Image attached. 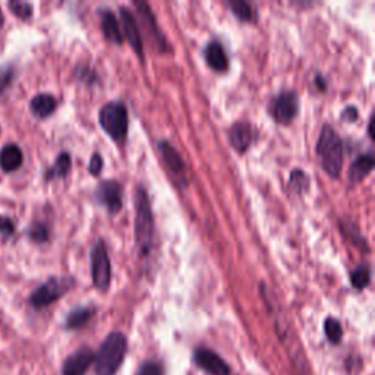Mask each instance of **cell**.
<instances>
[{
	"label": "cell",
	"instance_id": "1",
	"mask_svg": "<svg viewBox=\"0 0 375 375\" xmlns=\"http://www.w3.org/2000/svg\"><path fill=\"white\" fill-rule=\"evenodd\" d=\"M315 152L321 162L322 170L330 178L337 179L343 166V142L337 132L332 127H329V125L322 128Z\"/></svg>",
	"mask_w": 375,
	"mask_h": 375
},
{
	"label": "cell",
	"instance_id": "2",
	"mask_svg": "<svg viewBox=\"0 0 375 375\" xmlns=\"http://www.w3.org/2000/svg\"><path fill=\"white\" fill-rule=\"evenodd\" d=\"M128 351V340L122 333H110L94 358L97 375H115Z\"/></svg>",
	"mask_w": 375,
	"mask_h": 375
},
{
	"label": "cell",
	"instance_id": "3",
	"mask_svg": "<svg viewBox=\"0 0 375 375\" xmlns=\"http://www.w3.org/2000/svg\"><path fill=\"white\" fill-rule=\"evenodd\" d=\"M135 241L139 253L145 257L152 251L153 245V211L149 206V199L142 186L137 188L135 192Z\"/></svg>",
	"mask_w": 375,
	"mask_h": 375
},
{
	"label": "cell",
	"instance_id": "4",
	"mask_svg": "<svg viewBox=\"0 0 375 375\" xmlns=\"http://www.w3.org/2000/svg\"><path fill=\"white\" fill-rule=\"evenodd\" d=\"M98 122L103 131L116 142H123L128 135L130 117L128 109L123 103L112 102L102 107L98 115Z\"/></svg>",
	"mask_w": 375,
	"mask_h": 375
},
{
	"label": "cell",
	"instance_id": "5",
	"mask_svg": "<svg viewBox=\"0 0 375 375\" xmlns=\"http://www.w3.org/2000/svg\"><path fill=\"white\" fill-rule=\"evenodd\" d=\"M72 286V278H50L31 293L30 304L37 310L46 308L60 299Z\"/></svg>",
	"mask_w": 375,
	"mask_h": 375
},
{
	"label": "cell",
	"instance_id": "6",
	"mask_svg": "<svg viewBox=\"0 0 375 375\" xmlns=\"http://www.w3.org/2000/svg\"><path fill=\"white\" fill-rule=\"evenodd\" d=\"M91 278L94 286L106 292L112 280V267L107 249L103 241H98L91 249Z\"/></svg>",
	"mask_w": 375,
	"mask_h": 375
},
{
	"label": "cell",
	"instance_id": "7",
	"mask_svg": "<svg viewBox=\"0 0 375 375\" xmlns=\"http://www.w3.org/2000/svg\"><path fill=\"white\" fill-rule=\"evenodd\" d=\"M134 6L137 8L138 18L141 22V30L147 36L148 43L152 44L159 53L169 52V44H167L164 36L160 33L156 18H154L152 9H149V6L145 2H134Z\"/></svg>",
	"mask_w": 375,
	"mask_h": 375
},
{
	"label": "cell",
	"instance_id": "8",
	"mask_svg": "<svg viewBox=\"0 0 375 375\" xmlns=\"http://www.w3.org/2000/svg\"><path fill=\"white\" fill-rule=\"evenodd\" d=\"M299 112V100L295 91H282L273 98L270 113L278 123L289 125Z\"/></svg>",
	"mask_w": 375,
	"mask_h": 375
},
{
	"label": "cell",
	"instance_id": "9",
	"mask_svg": "<svg viewBox=\"0 0 375 375\" xmlns=\"http://www.w3.org/2000/svg\"><path fill=\"white\" fill-rule=\"evenodd\" d=\"M94 198H95V201L100 206H103L110 214H116L120 211L122 204H123L122 186L116 181L102 182L97 186Z\"/></svg>",
	"mask_w": 375,
	"mask_h": 375
},
{
	"label": "cell",
	"instance_id": "10",
	"mask_svg": "<svg viewBox=\"0 0 375 375\" xmlns=\"http://www.w3.org/2000/svg\"><path fill=\"white\" fill-rule=\"evenodd\" d=\"M120 21L123 28V37L128 40L130 46L134 52L142 59L144 58V47H142V37L139 31V25L134 16V14L128 8H120Z\"/></svg>",
	"mask_w": 375,
	"mask_h": 375
},
{
	"label": "cell",
	"instance_id": "11",
	"mask_svg": "<svg viewBox=\"0 0 375 375\" xmlns=\"http://www.w3.org/2000/svg\"><path fill=\"white\" fill-rule=\"evenodd\" d=\"M194 361L210 375H231V366L216 352L206 347H199L194 354Z\"/></svg>",
	"mask_w": 375,
	"mask_h": 375
},
{
	"label": "cell",
	"instance_id": "12",
	"mask_svg": "<svg viewBox=\"0 0 375 375\" xmlns=\"http://www.w3.org/2000/svg\"><path fill=\"white\" fill-rule=\"evenodd\" d=\"M159 149H160L162 157H163L167 169L170 170V173L173 174L174 179L185 186L186 185V167H185V163L181 159L179 153L167 141H160Z\"/></svg>",
	"mask_w": 375,
	"mask_h": 375
},
{
	"label": "cell",
	"instance_id": "13",
	"mask_svg": "<svg viewBox=\"0 0 375 375\" xmlns=\"http://www.w3.org/2000/svg\"><path fill=\"white\" fill-rule=\"evenodd\" d=\"M94 352L88 347H83L66 358L62 366L63 375H84L90 365L94 362Z\"/></svg>",
	"mask_w": 375,
	"mask_h": 375
},
{
	"label": "cell",
	"instance_id": "14",
	"mask_svg": "<svg viewBox=\"0 0 375 375\" xmlns=\"http://www.w3.org/2000/svg\"><path fill=\"white\" fill-rule=\"evenodd\" d=\"M229 141L238 153H245L254 141V131L251 125L245 122L235 123L229 130Z\"/></svg>",
	"mask_w": 375,
	"mask_h": 375
},
{
	"label": "cell",
	"instance_id": "15",
	"mask_svg": "<svg viewBox=\"0 0 375 375\" xmlns=\"http://www.w3.org/2000/svg\"><path fill=\"white\" fill-rule=\"evenodd\" d=\"M204 58L210 68L216 72H226L229 69V59L223 46L218 41H211L204 48Z\"/></svg>",
	"mask_w": 375,
	"mask_h": 375
},
{
	"label": "cell",
	"instance_id": "16",
	"mask_svg": "<svg viewBox=\"0 0 375 375\" xmlns=\"http://www.w3.org/2000/svg\"><path fill=\"white\" fill-rule=\"evenodd\" d=\"M23 154L21 148L15 144H6L0 149V169L6 173H12L22 166Z\"/></svg>",
	"mask_w": 375,
	"mask_h": 375
},
{
	"label": "cell",
	"instance_id": "17",
	"mask_svg": "<svg viewBox=\"0 0 375 375\" xmlns=\"http://www.w3.org/2000/svg\"><path fill=\"white\" fill-rule=\"evenodd\" d=\"M100 22H102V30L105 37L115 44L123 43V36L120 33L116 15L110 9H100Z\"/></svg>",
	"mask_w": 375,
	"mask_h": 375
},
{
	"label": "cell",
	"instance_id": "18",
	"mask_svg": "<svg viewBox=\"0 0 375 375\" xmlns=\"http://www.w3.org/2000/svg\"><path fill=\"white\" fill-rule=\"evenodd\" d=\"M375 164L374 160V154L368 153V154H362L359 156L349 169V181H351L352 185L359 184L361 181H364L368 174L372 171Z\"/></svg>",
	"mask_w": 375,
	"mask_h": 375
},
{
	"label": "cell",
	"instance_id": "19",
	"mask_svg": "<svg viewBox=\"0 0 375 375\" xmlns=\"http://www.w3.org/2000/svg\"><path fill=\"white\" fill-rule=\"evenodd\" d=\"M31 113L38 119H46L56 110V100L50 94H38L36 95L30 103Z\"/></svg>",
	"mask_w": 375,
	"mask_h": 375
},
{
	"label": "cell",
	"instance_id": "20",
	"mask_svg": "<svg viewBox=\"0 0 375 375\" xmlns=\"http://www.w3.org/2000/svg\"><path fill=\"white\" fill-rule=\"evenodd\" d=\"M72 160L68 153H60L55 162V164L46 171V181H53V179H63L68 176L70 171Z\"/></svg>",
	"mask_w": 375,
	"mask_h": 375
},
{
	"label": "cell",
	"instance_id": "21",
	"mask_svg": "<svg viewBox=\"0 0 375 375\" xmlns=\"http://www.w3.org/2000/svg\"><path fill=\"white\" fill-rule=\"evenodd\" d=\"M93 314H94L93 308H85V307L75 308L66 317L65 326H66V329H80L93 317Z\"/></svg>",
	"mask_w": 375,
	"mask_h": 375
},
{
	"label": "cell",
	"instance_id": "22",
	"mask_svg": "<svg viewBox=\"0 0 375 375\" xmlns=\"http://www.w3.org/2000/svg\"><path fill=\"white\" fill-rule=\"evenodd\" d=\"M289 188L296 195H302L304 192H307L308 188H310V178H308V174L304 170H301V169H295L290 173Z\"/></svg>",
	"mask_w": 375,
	"mask_h": 375
},
{
	"label": "cell",
	"instance_id": "23",
	"mask_svg": "<svg viewBox=\"0 0 375 375\" xmlns=\"http://www.w3.org/2000/svg\"><path fill=\"white\" fill-rule=\"evenodd\" d=\"M226 5L239 21L243 22L254 21V9L249 4L242 2V0H229V2H226Z\"/></svg>",
	"mask_w": 375,
	"mask_h": 375
},
{
	"label": "cell",
	"instance_id": "24",
	"mask_svg": "<svg viewBox=\"0 0 375 375\" xmlns=\"http://www.w3.org/2000/svg\"><path fill=\"white\" fill-rule=\"evenodd\" d=\"M371 282V270L368 265H359L351 273V283L355 289L362 290Z\"/></svg>",
	"mask_w": 375,
	"mask_h": 375
},
{
	"label": "cell",
	"instance_id": "25",
	"mask_svg": "<svg viewBox=\"0 0 375 375\" xmlns=\"http://www.w3.org/2000/svg\"><path fill=\"white\" fill-rule=\"evenodd\" d=\"M340 226H342L343 232L346 233V236H347L349 239H351V241H352L355 245H358L359 248H364L365 251H368V243H366L365 238L361 235L359 228L356 226V224H355L354 221H349V223L342 221V223H340Z\"/></svg>",
	"mask_w": 375,
	"mask_h": 375
},
{
	"label": "cell",
	"instance_id": "26",
	"mask_svg": "<svg viewBox=\"0 0 375 375\" xmlns=\"http://www.w3.org/2000/svg\"><path fill=\"white\" fill-rule=\"evenodd\" d=\"M324 333H326L327 339L333 344H337L343 337V329H342V324L339 322V319L329 317L326 322H324Z\"/></svg>",
	"mask_w": 375,
	"mask_h": 375
},
{
	"label": "cell",
	"instance_id": "27",
	"mask_svg": "<svg viewBox=\"0 0 375 375\" xmlns=\"http://www.w3.org/2000/svg\"><path fill=\"white\" fill-rule=\"evenodd\" d=\"M9 9L12 11V14L21 19H28L33 15V6L27 2H9Z\"/></svg>",
	"mask_w": 375,
	"mask_h": 375
},
{
	"label": "cell",
	"instance_id": "28",
	"mask_svg": "<svg viewBox=\"0 0 375 375\" xmlns=\"http://www.w3.org/2000/svg\"><path fill=\"white\" fill-rule=\"evenodd\" d=\"M28 235H30V238H31L34 242H37V243H43V242H46V241L48 239V228L46 226L44 223L37 221V223H34L33 226H31Z\"/></svg>",
	"mask_w": 375,
	"mask_h": 375
},
{
	"label": "cell",
	"instance_id": "29",
	"mask_svg": "<svg viewBox=\"0 0 375 375\" xmlns=\"http://www.w3.org/2000/svg\"><path fill=\"white\" fill-rule=\"evenodd\" d=\"M15 75V69L12 65H5L0 68V95H2L6 88L11 85Z\"/></svg>",
	"mask_w": 375,
	"mask_h": 375
},
{
	"label": "cell",
	"instance_id": "30",
	"mask_svg": "<svg viewBox=\"0 0 375 375\" xmlns=\"http://www.w3.org/2000/svg\"><path fill=\"white\" fill-rule=\"evenodd\" d=\"M138 375H163V368L156 361H147L141 365Z\"/></svg>",
	"mask_w": 375,
	"mask_h": 375
},
{
	"label": "cell",
	"instance_id": "31",
	"mask_svg": "<svg viewBox=\"0 0 375 375\" xmlns=\"http://www.w3.org/2000/svg\"><path fill=\"white\" fill-rule=\"evenodd\" d=\"M0 233L4 236H12L15 233V223L6 216H0Z\"/></svg>",
	"mask_w": 375,
	"mask_h": 375
},
{
	"label": "cell",
	"instance_id": "32",
	"mask_svg": "<svg viewBox=\"0 0 375 375\" xmlns=\"http://www.w3.org/2000/svg\"><path fill=\"white\" fill-rule=\"evenodd\" d=\"M102 169H103V159L98 153H94L88 164V171L93 174V176H98V174L102 173Z\"/></svg>",
	"mask_w": 375,
	"mask_h": 375
},
{
	"label": "cell",
	"instance_id": "33",
	"mask_svg": "<svg viewBox=\"0 0 375 375\" xmlns=\"http://www.w3.org/2000/svg\"><path fill=\"white\" fill-rule=\"evenodd\" d=\"M358 119V110L354 106H347L342 113V120L344 122H355Z\"/></svg>",
	"mask_w": 375,
	"mask_h": 375
},
{
	"label": "cell",
	"instance_id": "34",
	"mask_svg": "<svg viewBox=\"0 0 375 375\" xmlns=\"http://www.w3.org/2000/svg\"><path fill=\"white\" fill-rule=\"evenodd\" d=\"M315 84L319 87V90L321 91H324V90H326L327 88V84H326V80H324L322 78V75H317V77H315Z\"/></svg>",
	"mask_w": 375,
	"mask_h": 375
},
{
	"label": "cell",
	"instance_id": "35",
	"mask_svg": "<svg viewBox=\"0 0 375 375\" xmlns=\"http://www.w3.org/2000/svg\"><path fill=\"white\" fill-rule=\"evenodd\" d=\"M4 21H5V18H4V12H2V9H0V28L4 27Z\"/></svg>",
	"mask_w": 375,
	"mask_h": 375
}]
</instances>
